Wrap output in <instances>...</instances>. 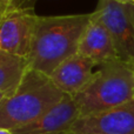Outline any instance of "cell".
<instances>
[{
	"label": "cell",
	"instance_id": "cell-16",
	"mask_svg": "<svg viewBox=\"0 0 134 134\" xmlns=\"http://www.w3.org/2000/svg\"><path fill=\"white\" fill-rule=\"evenodd\" d=\"M0 16H1V14H0Z\"/></svg>",
	"mask_w": 134,
	"mask_h": 134
},
{
	"label": "cell",
	"instance_id": "cell-8",
	"mask_svg": "<svg viewBox=\"0 0 134 134\" xmlns=\"http://www.w3.org/2000/svg\"><path fill=\"white\" fill-rule=\"evenodd\" d=\"M99 67L93 59L76 53L64 60L49 75L54 85L67 95H75L93 78L94 67Z\"/></svg>",
	"mask_w": 134,
	"mask_h": 134
},
{
	"label": "cell",
	"instance_id": "cell-5",
	"mask_svg": "<svg viewBox=\"0 0 134 134\" xmlns=\"http://www.w3.org/2000/svg\"><path fill=\"white\" fill-rule=\"evenodd\" d=\"M39 15L26 7H12L0 16V49L28 58Z\"/></svg>",
	"mask_w": 134,
	"mask_h": 134
},
{
	"label": "cell",
	"instance_id": "cell-3",
	"mask_svg": "<svg viewBox=\"0 0 134 134\" xmlns=\"http://www.w3.org/2000/svg\"><path fill=\"white\" fill-rule=\"evenodd\" d=\"M73 100L80 118L102 113L134 100V65L120 59L105 63Z\"/></svg>",
	"mask_w": 134,
	"mask_h": 134
},
{
	"label": "cell",
	"instance_id": "cell-11",
	"mask_svg": "<svg viewBox=\"0 0 134 134\" xmlns=\"http://www.w3.org/2000/svg\"><path fill=\"white\" fill-rule=\"evenodd\" d=\"M16 1H18V0H0V5H1V7L4 8V11H6V9H9V8H12V7L19 6Z\"/></svg>",
	"mask_w": 134,
	"mask_h": 134
},
{
	"label": "cell",
	"instance_id": "cell-6",
	"mask_svg": "<svg viewBox=\"0 0 134 134\" xmlns=\"http://www.w3.org/2000/svg\"><path fill=\"white\" fill-rule=\"evenodd\" d=\"M69 134H134V100L102 113L79 118Z\"/></svg>",
	"mask_w": 134,
	"mask_h": 134
},
{
	"label": "cell",
	"instance_id": "cell-2",
	"mask_svg": "<svg viewBox=\"0 0 134 134\" xmlns=\"http://www.w3.org/2000/svg\"><path fill=\"white\" fill-rule=\"evenodd\" d=\"M61 92L49 75L27 68L18 87L0 105V127L15 130L35 121L60 102Z\"/></svg>",
	"mask_w": 134,
	"mask_h": 134
},
{
	"label": "cell",
	"instance_id": "cell-10",
	"mask_svg": "<svg viewBox=\"0 0 134 134\" xmlns=\"http://www.w3.org/2000/svg\"><path fill=\"white\" fill-rule=\"evenodd\" d=\"M28 68L26 58L0 49V91L12 93Z\"/></svg>",
	"mask_w": 134,
	"mask_h": 134
},
{
	"label": "cell",
	"instance_id": "cell-9",
	"mask_svg": "<svg viewBox=\"0 0 134 134\" xmlns=\"http://www.w3.org/2000/svg\"><path fill=\"white\" fill-rule=\"evenodd\" d=\"M78 53L93 59L99 66L119 59L109 32L104 24L93 15V13L90 24L80 40Z\"/></svg>",
	"mask_w": 134,
	"mask_h": 134
},
{
	"label": "cell",
	"instance_id": "cell-4",
	"mask_svg": "<svg viewBox=\"0 0 134 134\" xmlns=\"http://www.w3.org/2000/svg\"><path fill=\"white\" fill-rule=\"evenodd\" d=\"M92 13L109 32L119 59L134 65V4L99 0Z\"/></svg>",
	"mask_w": 134,
	"mask_h": 134
},
{
	"label": "cell",
	"instance_id": "cell-14",
	"mask_svg": "<svg viewBox=\"0 0 134 134\" xmlns=\"http://www.w3.org/2000/svg\"><path fill=\"white\" fill-rule=\"evenodd\" d=\"M113 1L120 2V4H134V0H113Z\"/></svg>",
	"mask_w": 134,
	"mask_h": 134
},
{
	"label": "cell",
	"instance_id": "cell-12",
	"mask_svg": "<svg viewBox=\"0 0 134 134\" xmlns=\"http://www.w3.org/2000/svg\"><path fill=\"white\" fill-rule=\"evenodd\" d=\"M8 94H9V93H7V92H1V91H0V105L4 102V100L6 99V97H7Z\"/></svg>",
	"mask_w": 134,
	"mask_h": 134
},
{
	"label": "cell",
	"instance_id": "cell-15",
	"mask_svg": "<svg viewBox=\"0 0 134 134\" xmlns=\"http://www.w3.org/2000/svg\"><path fill=\"white\" fill-rule=\"evenodd\" d=\"M4 8H2V7H1V5H0V14H2V13H4Z\"/></svg>",
	"mask_w": 134,
	"mask_h": 134
},
{
	"label": "cell",
	"instance_id": "cell-7",
	"mask_svg": "<svg viewBox=\"0 0 134 134\" xmlns=\"http://www.w3.org/2000/svg\"><path fill=\"white\" fill-rule=\"evenodd\" d=\"M80 118V113L71 95H66L47 113L26 126L13 130V134H69Z\"/></svg>",
	"mask_w": 134,
	"mask_h": 134
},
{
	"label": "cell",
	"instance_id": "cell-1",
	"mask_svg": "<svg viewBox=\"0 0 134 134\" xmlns=\"http://www.w3.org/2000/svg\"><path fill=\"white\" fill-rule=\"evenodd\" d=\"M92 13L67 15H39L28 68L51 75L64 60L78 53L79 44Z\"/></svg>",
	"mask_w": 134,
	"mask_h": 134
},
{
	"label": "cell",
	"instance_id": "cell-13",
	"mask_svg": "<svg viewBox=\"0 0 134 134\" xmlns=\"http://www.w3.org/2000/svg\"><path fill=\"white\" fill-rule=\"evenodd\" d=\"M0 134H13L11 130H7V128H1L0 127Z\"/></svg>",
	"mask_w": 134,
	"mask_h": 134
}]
</instances>
